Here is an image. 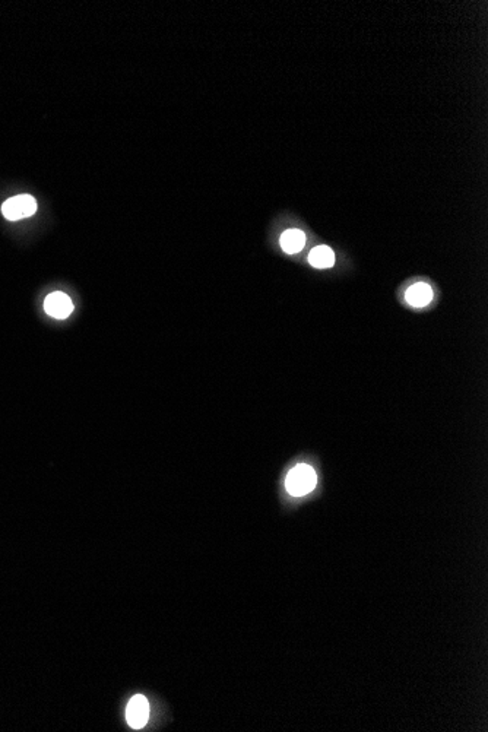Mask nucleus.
Returning <instances> with one entry per match:
<instances>
[{
    "mask_svg": "<svg viewBox=\"0 0 488 732\" xmlns=\"http://www.w3.org/2000/svg\"><path fill=\"white\" fill-rule=\"evenodd\" d=\"M150 718V703L145 696L136 695L129 700L126 707V721L133 729H142Z\"/></svg>",
    "mask_w": 488,
    "mask_h": 732,
    "instance_id": "obj_3",
    "label": "nucleus"
},
{
    "mask_svg": "<svg viewBox=\"0 0 488 732\" xmlns=\"http://www.w3.org/2000/svg\"><path fill=\"white\" fill-rule=\"evenodd\" d=\"M309 262L315 268H319V269L331 268L335 263V255L328 246H319L310 252Z\"/></svg>",
    "mask_w": 488,
    "mask_h": 732,
    "instance_id": "obj_7",
    "label": "nucleus"
},
{
    "mask_svg": "<svg viewBox=\"0 0 488 732\" xmlns=\"http://www.w3.org/2000/svg\"><path fill=\"white\" fill-rule=\"evenodd\" d=\"M317 477L312 466L306 463H298L288 472L286 487L293 496H306L316 487Z\"/></svg>",
    "mask_w": 488,
    "mask_h": 732,
    "instance_id": "obj_1",
    "label": "nucleus"
},
{
    "mask_svg": "<svg viewBox=\"0 0 488 732\" xmlns=\"http://www.w3.org/2000/svg\"><path fill=\"white\" fill-rule=\"evenodd\" d=\"M44 310L54 319H66L73 312V303L65 293H51L44 301Z\"/></svg>",
    "mask_w": 488,
    "mask_h": 732,
    "instance_id": "obj_4",
    "label": "nucleus"
},
{
    "mask_svg": "<svg viewBox=\"0 0 488 732\" xmlns=\"http://www.w3.org/2000/svg\"><path fill=\"white\" fill-rule=\"evenodd\" d=\"M433 298V290L424 282H418L406 291V300L414 307H424Z\"/></svg>",
    "mask_w": 488,
    "mask_h": 732,
    "instance_id": "obj_5",
    "label": "nucleus"
},
{
    "mask_svg": "<svg viewBox=\"0 0 488 732\" xmlns=\"http://www.w3.org/2000/svg\"><path fill=\"white\" fill-rule=\"evenodd\" d=\"M306 244V236L300 230H288L281 236V246L287 253L300 252Z\"/></svg>",
    "mask_w": 488,
    "mask_h": 732,
    "instance_id": "obj_6",
    "label": "nucleus"
},
{
    "mask_svg": "<svg viewBox=\"0 0 488 732\" xmlns=\"http://www.w3.org/2000/svg\"><path fill=\"white\" fill-rule=\"evenodd\" d=\"M37 212V202L31 195H19L8 199L4 207L2 214L9 221H19L28 218Z\"/></svg>",
    "mask_w": 488,
    "mask_h": 732,
    "instance_id": "obj_2",
    "label": "nucleus"
}]
</instances>
